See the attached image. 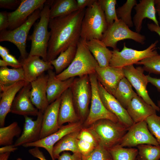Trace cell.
<instances>
[{
    "label": "cell",
    "mask_w": 160,
    "mask_h": 160,
    "mask_svg": "<svg viewBox=\"0 0 160 160\" xmlns=\"http://www.w3.org/2000/svg\"><path fill=\"white\" fill-rule=\"evenodd\" d=\"M85 9L78 10L68 15L49 20L50 36L47 61L56 58L70 46L77 44L80 39L81 23Z\"/></svg>",
    "instance_id": "6da1fadb"
},
{
    "label": "cell",
    "mask_w": 160,
    "mask_h": 160,
    "mask_svg": "<svg viewBox=\"0 0 160 160\" xmlns=\"http://www.w3.org/2000/svg\"><path fill=\"white\" fill-rule=\"evenodd\" d=\"M86 41L80 38L77 44L74 60L66 69L56 75L57 79L64 81L72 77L95 73L96 68L99 65L87 47Z\"/></svg>",
    "instance_id": "7a4b0ae2"
},
{
    "label": "cell",
    "mask_w": 160,
    "mask_h": 160,
    "mask_svg": "<svg viewBox=\"0 0 160 160\" xmlns=\"http://www.w3.org/2000/svg\"><path fill=\"white\" fill-rule=\"evenodd\" d=\"M86 127L99 144L108 149L119 145L128 130L119 122L106 119L97 120Z\"/></svg>",
    "instance_id": "3957f363"
},
{
    "label": "cell",
    "mask_w": 160,
    "mask_h": 160,
    "mask_svg": "<svg viewBox=\"0 0 160 160\" xmlns=\"http://www.w3.org/2000/svg\"><path fill=\"white\" fill-rule=\"evenodd\" d=\"M50 4L46 1L41 9L40 19L36 25L31 35L28 37L31 41V47L29 55L37 56L47 61V57L50 33L48 31L50 19Z\"/></svg>",
    "instance_id": "277c9868"
},
{
    "label": "cell",
    "mask_w": 160,
    "mask_h": 160,
    "mask_svg": "<svg viewBox=\"0 0 160 160\" xmlns=\"http://www.w3.org/2000/svg\"><path fill=\"white\" fill-rule=\"evenodd\" d=\"M108 27L104 12L96 0L85 9L80 38L86 41L92 39L101 40Z\"/></svg>",
    "instance_id": "5b68a950"
},
{
    "label": "cell",
    "mask_w": 160,
    "mask_h": 160,
    "mask_svg": "<svg viewBox=\"0 0 160 160\" xmlns=\"http://www.w3.org/2000/svg\"><path fill=\"white\" fill-rule=\"evenodd\" d=\"M71 88L76 111L80 121L84 123L89 113L92 98L89 75L75 77Z\"/></svg>",
    "instance_id": "8992f818"
},
{
    "label": "cell",
    "mask_w": 160,
    "mask_h": 160,
    "mask_svg": "<svg viewBox=\"0 0 160 160\" xmlns=\"http://www.w3.org/2000/svg\"><path fill=\"white\" fill-rule=\"evenodd\" d=\"M41 9L35 11L25 23L16 28L0 31V41H7L14 44L19 51L20 59H25L28 55L26 49L28 34L32 26L40 18Z\"/></svg>",
    "instance_id": "52a82bcc"
},
{
    "label": "cell",
    "mask_w": 160,
    "mask_h": 160,
    "mask_svg": "<svg viewBox=\"0 0 160 160\" xmlns=\"http://www.w3.org/2000/svg\"><path fill=\"white\" fill-rule=\"evenodd\" d=\"M158 42V40L156 41L143 50H137L127 47L124 43L121 51H119L118 48L112 51V57L109 65L122 68L128 65L136 64L146 58L157 55L158 53L156 46Z\"/></svg>",
    "instance_id": "ba28073f"
},
{
    "label": "cell",
    "mask_w": 160,
    "mask_h": 160,
    "mask_svg": "<svg viewBox=\"0 0 160 160\" xmlns=\"http://www.w3.org/2000/svg\"><path fill=\"white\" fill-rule=\"evenodd\" d=\"M127 39L132 40L142 44L145 43V36L131 30L120 19L108 26L101 41L107 47L116 49L118 42Z\"/></svg>",
    "instance_id": "9c48e42d"
},
{
    "label": "cell",
    "mask_w": 160,
    "mask_h": 160,
    "mask_svg": "<svg viewBox=\"0 0 160 160\" xmlns=\"http://www.w3.org/2000/svg\"><path fill=\"white\" fill-rule=\"evenodd\" d=\"M89 75L92 88V98L89 113L83 124V127H88L101 119H108L115 122H119L116 116L106 108L101 99L98 91V81L95 73Z\"/></svg>",
    "instance_id": "30bf717a"
},
{
    "label": "cell",
    "mask_w": 160,
    "mask_h": 160,
    "mask_svg": "<svg viewBox=\"0 0 160 160\" xmlns=\"http://www.w3.org/2000/svg\"><path fill=\"white\" fill-rule=\"evenodd\" d=\"M159 145L149 131L145 121L134 123L128 130L119 145L129 148L142 144Z\"/></svg>",
    "instance_id": "8fae6325"
},
{
    "label": "cell",
    "mask_w": 160,
    "mask_h": 160,
    "mask_svg": "<svg viewBox=\"0 0 160 160\" xmlns=\"http://www.w3.org/2000/svg\"><path fill=\"white\" fill-rule=\"evenodd\" d=\"M124 77L135 89L137 95L153 109L159 112L160 108L153 102L149 97L147 89L148 82L144 70L141 66L135 68L131 65L122 68Z\"/></svg>",
    "instance_id": "7c38bea8"
},
{
    "label": "cell",
    "mask_w": 160,
    "mask_h": 160,
    "mask_svg": "<svg viewBox=\"0 0 160 160\" xmlns=\"http://www.w3.org/2000/svg\"><path fill=\"white\" fill-rule=\"evenodd\" d=\"M46 0H21L14 11L8 12V27L12 30L25 23L28 17L36 10L42 9Z\"/></svg>",
    "instance_id": "4fadbf2b"
},
{
    "label": "cell",
    "mask_w": 160,
    "mask_h": 160,
    "mask_svg": "<svg viewBox=\"0 0 160 160\" xmlns=\"http://www.w3.org/2000/svg\"><path fill=\"white\" fill-rule=\"evenodd\" d=\"M83 124L80 121L63 125L56 132L46 137L34 142L25 144L22 146L25 148L33 147L44 148L48 152L52 160H55L53 154L54 145L67 134L81 128L83 126Z\"/></svg>",
    "instance_id": "5bb4252c"
},
{
    "label": "cell",
    "mask_w": 160,
    "mask_h": 160,
    "mask_svg": "<svg viewBox=\"0 0 160 160\" xmlns=\"http://www.w3.org/2000/svg\"><path fill=\"white\" fill-rule=\"evenodd\" d=\"M98 89L101 99L106 108L116 116L119 123L128 129L135 123L127 110L113 95L108 92L98 81Z\"/></svg>",
    "instance_id": "9a60e30c"
},
{
    "label": "cell",
    "mask_w": 160,
    "mask_h": 160,
    "mask_svg": "<svg viewBox=\"0 0 160 160\" xmlns=\"http://www.w3.org/2000/svg\"><path fill=\"white\" fill-rule=\"evenodd\" d=\"M26 82L31 83L46 71L53 70L50 62L46 61L37 56L28 55L25 59H20Z\"/></svg>",
    "instance_id": "2e32d148"
},
{
    "label": "cell",
    "mask_w": 160,
    "mask_h": 160,
    "mask_svg": "<svg viewBox=\"0 0 160 160\" xmlns=\"http://www.w3.org/2000/svg\"><path fill=\"white\" fill-rule=\"evenodd\" d=\"M43 114V113L39 111L35 120L28 116H24L25 123L23 130L21 134L14 144L15 146H22L40 139Z\"/></svg>",
    "instance_id": "e0dca14e"
},
{
    "label": "cell",
    "mask_w": 160,
    "mask_h": 160,
    "mask_svg": "<svg viewBox=\"0 0 160 160\" xmlns=\"http://www.w3.org/2000/svg\"><path fill=\"white\" fill-rule=\"evenodd\" d=\"M31 88V83L26 82L15 97L10 112L24 116H37L39 111L34 106L30 97Z\"/></svg>",
    "instance_id": "ac0fdd59"
},
{
    "label": "cell",
    "mask_w": 160,
    "mask_h": 160,
    "mask_svg": "<svg viewBox=\"0 0 160 160\" xmlns=\"http://www.w3.org/2000/svg\"><path fill=\"white\" fill-rule=\"evenodd\" d=\"M95 74L98 81L108 92L113 96L119 81L124 77L122 68L109 65L103 68L98 66Z\"/></svg>",
    "instance_id": "d6986e66"
},
{
    "label": "cell",
    "mask_w": 160,
    "mask_h": 160,
    "mask_svg": "<svg viewBox=\"0 0 160 160\" xmlns=\"http://www.w3.org/2000/svg\"><path fill=\"white\" fill-rule=\"evenodd\" d=\"M26 82L20 81L7 86H0V126L4 127L6 117L9 112L18 92L25 85Z\"/></svg>",
    "instance_id": "ffe728a7"
},
{
    "label": "cell",
    "mask_w": 160,
    "mask_h": 160,
    "mask_svg": "<svg viewBox=\"0 0 160 160\" xmlns=\"http://www.w3.org/2000/svg\"><path fill=\"white\" fill-rule=\"evenodd\" d=\"M47 74L44 73L31 83V100L35 107L43 113L49 105L47 94Z\"/></svg>",
    "instance_id": "44dd1931"
},
{
    "label": "cell",
    "mask_w": 160,
    "mask_h": 160,
    "mask_svg": "<svg viewBox=\"0 0 160 160\" xmlns=\"http://www.w3.org/2000/svg\"><path fill=\"white\" fill-rule=\"evenodd\" d=\"M61 96L48 106L43 114L40 139L55 132L60 128L58 113Z\"/></svg>",
    "instance_id": "7402d4cb"
},
{
    "label": "cell",
    "mask_w": 160,
    "mask_h": 160,
    "mask_svg": "<svg viewBox=\"0 0 160 160\" xmlns=\"http://www.w3.org/2000/svg\"><path fill=\"white\" fill-rule=\"evenodd\" d=\"M154 0H141L134 7L136 14L133 22L136 32L140 33L144 19L147 18L152 20L154 23L159 25L156 16Z\"/></svg>",
    "instance_id": "603a6c76"
},
{
    "label": "cell",
    "mask_w": 160,
    "mask_h": 160,
    "mask_svg": "<svg viewBox=\"0 0 160 160\" xmlns=\"http://www.w3.org/2000/svg\"><path fill=\"white\" fill-rule=\"evenodd\" d=\"M48 79L47 86V97L49 104L60 97L72 86L75 77L64 81L57 79L53 70L47 71Z\"/></svg>",
    "instance_id": "cb8c5ba5"
},
{
    "label": "cell",
    "mask_w": 160,
    "mask_h": 160,
    "mask_svg": "<svg viewBox=\"0 0 160 160\" xmlns=\"http://www.w3.org/2000/svg\"><path fill=\"white\" fill-rule=\"evenodd\" d=\"M80 121L73 104L70 87L61 95L58 113V124L61 127L67 122L72 123Z\"/></svg>",
    "instance_id": "d4e9b609"
},
{
    "label": "cell",
    "mask_w": 160,
    "mask_h": 160,
    "mask_svg": "<svg viewBox=\"0 0 160 160\" xmlns=\"http://www.w3.org/2000/svg\"><path fill=\"white\" fill-rule=\"evenodd\" d=\"M126 110L135 123L145 121L150 116L156 114V111L138 95L132 99Z\"/></svg>",
    "instance_id": "484cf974"
},
{
    "label": "cell",
    "mask_w": 160,
    "mask_h": 160,
    "mask_svg": "<svg viewBox=\"0 0 160 160\" xmlns=\"http://www.w3.org/2000/svg\"><path fill=\"white\" fill-rule=\"evenodd\" d=\"M88 49L101 68L109 66L112 57V51L109 50L101 40L92 39L86 41Z\"/></svg>",
    "instance_id": "4316f807"
},
{
    "label": "cell",
    "mask_w": 160,
    "mask_h": 160,
    "mask_svg": "<svg viewBox=\"0 0 160 160\" xmlns=\"http://www.w3.org/2000/svg\"><path fill=\"white\" fill-rule=\"evenodd\" d=\"M81 128L67 134L54 145L53 154L55 160L62 152L69 151L73 153L80 152L78 146V136Z\"/></svg>",
    "instance_id": "83f0119b"
},
{
    "label": "cell",
    "mask_w": 160,
    "mask_h": 160,
    "mask_svg": "<svg viewBox=\"0 0 160 160\" xmlns=\"http://www.w3.org/2000/svg\"><path fill=\"white\" fill-rule=\"evenodd\" d=\"M78 10L76 0H51L50 18L66 16Z\"/></svg>",
    "instance_id": "f1b7e54d"
},
{
    "label": "cell",
    "mask_w": 160,
    "mask_h": 160,
    "mask_svg": "<svg viewBox=\"0 0 160 160\" xmlns=\"http://www.w3.org/2000/svg\"><path fill=\"white\" fill-rule=\"evenodd\" d=\"M77 49V44L72 45L61 52L57 58L50 61L56 75L62 72L71 64L75 56Z\"/></svg>",
    "instance_id": "f546056e"
},
{
    "label": "cell",
    "mask_w": 160,
    "mask_h": 160,
    "mask_svg": "<svg viewBox=\"0 0 160 160\" xmlns=\"http://www.w3.org/2000/svg\"><path fill=\"white\" fill-rule=\"evenodd\" d=\"M137 95L133 90L131 84L124 77L119 81L113 96L126 109L132 99Z\"/></svg>",
    "instance_id": "4dcf8cb0"
},
{
    "label": "cell",
    "mask_w": 160,
    "mask_h": 160,
    "mask_svg": "<svg viewBox=\"0 0 160 160\" xmlns=\"http://www.w3.org/2000/svg\"><path fill=\"white\" fill-rule=\"evenodd\" d=\"M23 80L25 81L22 68H9L7 67H0V86H9Z\"/></svg>",
    "instance_id": "1f68e13d"
},
{
    "label": "cell",
    "mask_w": 160,
    "mask_h": 160,
    "mask_svg": "<svg viewBox=\"0 0 160 160\" xmlns=\"http://www.w3.org/2000/svg\"><path fill=\"white\" fill-rule=\"evenodd\" d=\"M21 132V129L17 122H13L7 126L1 127L0 145H12L14 137H19Z\"/></svg>",
    "instance_id": "d6a6232c"
},
{
    "label": "cell",
    "mask_w": 160,
    "mask_h": 160,
    "mask_svg": "<svg viewBox=\"0 0 160 160\" xmlns=\"http://www.w3.org/2000/svg\"><path fill=\"white\" fill-rule=\"evenodd\" d=\"M108 149L113 160H135L138 155L137 149L125 148L119 145Z\"/></svg>",
    "instance_id": "836d02e7"
},
{
    "label": "cell",
    "mask_w": 160,
    "mask_h": 160,
    "mask_svg": "<svg viewBox=\"0 0 160 160\" xmlns=\"http://www.w3.org/2000/svg\"><path fill=\"white\" fill-rule=\"evenodd\" d=\"M138 155L137 158L140 160H159L160 145L142 144L137 146Z\"/></svg>",
    "instance_id": "e575fe53"
},
{
    "label": "cell",
    "mask_w": 160,
    "mask_h": 160,
    "mask_svg": "<svg viewBox=\"0 0 160 160\" xmlns=\"http://www.w3.org/2000/svg\"><path fill=\"white\" fill-rule=\"evenodd\" d=\"M135 0H127L122 6L116 9L117 16L129 28L133 26L131 17V12L133 8L137 4Z\"/></svg>",
    "instance_id": "d590c367"
},
{
    "label": "cell",
    "mask_w": 160,
    "mask_h": 160,
    "mask_svg": "<svg viewBox=\"0 0 160 160\" xmlns=\"http://www.w3.org/2000/svg\"><path fill=\"white\" fill-rule=\"evenodd\" d=\"M97 2L104 12L108 26L119 19L115 8L116 0H98Z\"/></svg>",
    "instance_id": "8d00e7d4"
},
{
    "label": "cell",
    "mask_w": 160,
    "mask_h": 160,
    "mask_svg": "<svg viewBox=\"0 0 160 160\" xmlns=\"http://www.w3.org/2000/svg\"><path fill=\"white\" fill-rule=\"evenodd\" d=\"M136 64L143 65L144 71L160 74V55L146 58L138 62Z\"/></svg>",
    "instance_id": "74e56055"
},
{
    "label": "cell",
    "mask_w": 160,
    "mask_h": 160,
    "mask_svg": "<svg viewBox=\"0 0 160 160\" xmlns=\"http://www.w3.org/2000/svg\"><path fill=\"white\" fill-rule=\"evenodd\" d=\"M145 121L150 132L160 145V116L153 114L148 117Z\"/></svg>",
    "instance_id": "f35d334b"
},
{
    "label": "cell",
    "mask_w": 160,
    "mask_h": 160,
    "mask_svg": "<svg viewBox=\"0 0 160 160\" xmlns=\"http://www.w3.org/2000/svg\"><path fill=\"white\" fill-rule=\"evenodd\" d=\"M84 158V160H113L108 149L100 144L89 155Z\"/></svg>",
    "instance_id": "ab89813d"
},
{
    "label": "cell",
    "mask_w": 160,
    "mask_h": 160,
    "mask_svg": "<svg viewBox=\"0 0 160 160\" xmlns=\"http://www.w3.org/2000/svg\"><path fill=\"white\" fill-rule=\"evenodd\" d=\"M11 66L14 68H19L22 67L21 63L15 57L9 53L6 55L2 60L0 59L1 67Z\"/></svg>",
    "instance_id": "60d3db41"
},
{
    "label": "cell",
    "mask_w": 160,
    "mask_h": 160,
    "mask_svg": "<svg viewBox=\"0 0 160 160\" xmlns=\"http://www.w3.org/2000/svg\"><path fill=\"white\" fill-rule=\"evenodd\" d=\"M78 146L80 152L84 157H85L89 155L97 146L92 143L79 139Z\"/></svg>",
    "instance_id": "b9f144b4"
},
{
    "label": "cell",
    "mask_w": 160,
    "mask_h": 160,
    "mask_svg": "<svg viewBox=\"0 0 160 160\" xmlns=\"http://www.w3.org/2000/svg\"><path fill=\"white\" fill-rule=\"evenodd\" d=\"M78 139L92 143L96 146L99 144L92 134L86 127L83 126L80 129L78 136Z\"/></svg>",
    "instance_id": "7bdbcfd3"
},
{
    "label": "cell",
    "mask_w": 160,
    "mask_h": 160,
    "mask_svg": "<svg viewBox=\"0 0 160 160\" xmlns=\"http://www.w3.org/2000/svg\"><path fill=\"white\" fill-rule=\"evenodd\" d=\"M21 2L19 0H0L1 8L11 10H16Z\"/></svg>",
    "instance_id": "ee69618b"
},
{
    "label": "cell",
    "mask_w": 160,
    "mask_h": 160,
    "mask_svg": "<svg viewBox=\"0 0 160 160\" xmlns=\"http://www.w3.org/2000/svg\"><path fill=\"white\" fill-rule=\"evenodd\" d=\"M58 160H84V158L80 152L73 153L71 154L68 152L64 151L60 155Z\"/></svg>",
    "instance_id": "f6af8a7d"
},
{
    "label": "cell",
    "mask_w": 160,
    "mask_h": 160,
    "mask_svg": "<svg viewBox=\"0 0 160 160\" xmlns=\"http://www.w3.org/2000/svg\"><path fill=\"white\" fill-rule=\"evenodd\" d=\"M8 27V12L1 11L0 12V31L7 30Z\"/></svg>",
    "instance_id": "bcb514c9"
},
{
    "label": "cell",
    "mask_w": 160,
    "mask_h": 160,
    "mask_svg": "<svg viewBox=\"0 0 160 160\" xmlns=\"http://www.w3.org/2000/svg\"><path fill=\"white\" fill-rule=\"evenodd\" d=\"M28 152L34 157H36L40 160H47L44 156L43 153L39 149V148H35L30 149Z\"/></svg>",
    "instance_id": "7dc6e473"
},
{
    "label": "cell",
    "mask_w": 160,
    "mask_h": 160,
    "mask_svg": "<svg viewBox=\"0 0 160 160\" xmlns=\"http://www.w3.org/2000/svg\"><path fill=\"white\" fill-rule=\"evenodd\" d=\"M96 0H76L78 10L84 9L92 4Z\"/></svg>",
    "instance_id": "c3c4849f"
},
{
    "label": "cell",
    "mask_w": 160,
    "mask_h": 160,
    "mask_svg": "<svg viewBox=\"0 0 160 160\" xmlns=\"http://www.w3.org/2000/svg\"><path fill=\"white\" fill-rule=\"evenodd\" d=\"M148 82L154 86L157 90L160 92V78H157L151 76L149 75H146Z\"/></svg>",
    "instance_id": "681fc988"
},
{
    "label": "cell",
    "mask_w": 160,
    "mask_h": 160,
    "mask_svg": "<svg viewBox=\"0 0 160 160\" xmlns=\"http://www.w3.org/2000/svg\"><path fill=\"white\" fill-rule=\"evenodd\" d=\"M17 149L14 144L4 146L0 148V154L7 152H14Z\"/></svg>",
    "instance_id": "f907efd6"
},
{
    "label": "cell",
    "mask_w": 160,
    "mask_h": 160,
    "mask_svg": "<svg viewBox=\"0 0 160 160\" xmlns=\"http://www.w3.org/2000/svg\"><path fill=\"white\" fill-rule=\"evenodd\" d=\"M147 26L150 31L156 33L160 36V26L159 25L151 23H148Z\"/></svg>",
    "instance_id": "816d5d0a"
},
{
    "label": "cell",
    "mask_w": 160,
    "mask_h": 160,
    "mask_svg": "<svg viewBox=\"0 0 160 160\" xmlns=\"http://www.w3.org/2000/svg\"><path fill=\"white\" fill-rule=\"evenodd\" d=\"M9 53V51L7 48L2 46H0V55L2 59Z\"/></svg>",
    "instance_id": "f5cc1de1"
},
{
    "label": "cell",
    "mask_w": 160,
    "mask_h": 160,
    "mask_svg": "<svg viewBox=\"0 0 160 160\" xmlns=\"http://www.w3.org/2000/svg\"><path fill=\"white\" fill-rule=\"evenodd\" d=\"M10 153L7 152L0 154V160H7L10 155ZM17 160H22L20 158H18Z\"/></svg>",
    "instance_id": "db71d44e"
},
{
    "label": "cell",
    "mask_w": 160,
    "mask_h": 160,
    "mask_svg": "<svg viewBox=\"0 0 160 160\" xmlns=\"http://www.w3.org/2000/svg\"><path fill=\"white\" fill-rule=\"evenodd\" d=\"M156 12L159 16V19L160 21V5H157L155 7Z\"/></svg>",
    "instance_id": "11a10c76"
},
{
    "label": "cell",
    "mask_w": 160,
    "mask_h": 160,
    "mask_svg": "<svg viewBox=\"0 0 160 160\" xmlns=\"http://www.w3.org/2000/svg\"><path fill=\"white\" fill-rule=\"evenodd\" d=\"M154 3L156 6L160 5V0H154Z\"/></svg>",
    "instance_id": "9f6ffc18"
},
{
    "label": "cell",
    "mask_w": 160,
    "mask_h": 160,
    "mask_svg": "<svg viewBox=\"0 0 160 160\" xmlns=\"http://www.w3.org/2000/svg\"><path fill=\"white\" fill-rule=\"evenodd\" d=\"M158 106L160 108V100L157 101Z\"/></svg>",
    "instance_id": "6f0895ef"
},
{
    "label": "cell",
    "mask_w": 160,
    "mask_h": 160,
    "mask_svg": "<svg viewBox=\"0 0 160 160\" xmlns=\"http://www.w3.org/2000/svg\"><path fill=\"white\" fill-rule=\"evenodd\" d=\"M137 160H140V159L139 158H137Z\"/></svg>",
    "instance_id": "680465c9"
}]
</instances>
